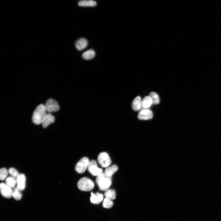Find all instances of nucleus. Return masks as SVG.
Wrapping results in <instances>:
<instances>
[{
  "mask_svg": "<svg viewBox=\"0 0 221 221\" xmlns=\"http://www.w3.org/2000/svg\"><path fill=\"white\" fill-rule=\"evenodd\" d=\"M5 184L11 188H14L17 185L16 179L11 176H9L6 179Z\"/></svg>",
  "mask_w": 221,
  "mask_h": 221,
  "instance_id": "6ab92c4d",
  "label": "nucleus"
},
{
  "mask_svg": "<svg viewBox=\"0 0 221 221\" xmlns=\"http://www.w3.org/2000/svg\"><path fill=\"white\" fill-rule=\"evenodd\" d=\"M149 96L152 100V104H157L159 103V98L157 93L154 92H151L149 93Z\"/></svg>",
  "mask_w": 221,
  "mask_h": 221,
  "instance_id": "4be33fe9",
  "label": "nucleus"
},
{
  "mask_svg": "<svg viewBox=\"0 0 221 221\" xmlns=\"http://www.w3.org/2000/svg\"><path fill=\"white\" fill-rule=\"evenodd\" d=\"M9 173L11 176L16 179L19 174L18 171L15 169L11 167L8 170Z\"/></svg>",
  "mask_w": 221,
  "mask_h": 221,
  "instance_id": "393cba45",
  "label": "nucleus"
},
{
  "mask_svg": "<svg viewBox=\"0 0 221 221\" xmlns=\"http://www.w3.org/2000/svg\"><path fill=\"white\" fill-rule=\"evenodd\" d=\"M45 107L47 111L49 113L56 112L59 109V106L56 101L49 99L46 102Z\"/></svg>",
  "mask_w": 221,
  "mask_h": 221,
  "instance_id": "0eeeda50",
  "label": "nucleus"
},
{
  "mask_svg": "<svg viewBox=\"0 0 221 221\" xmlns=\"http://www.w3.org/2000/svg\"><path fill=\"white\" fill-rule=\"evenodd\" d=\"M152 104V101L150 97L149 96H146L142 101L141 107L139 110L148 109Z\"/></svg>",
  "mask_w": 221,
  "mask_h": 221,
  "instance_id": "f8f14e48",
  "label": "nucleus"
},
{
  "mask_svg": "<svg viewBox=\"0 0 221 221\" xmlns=\"http://www.w3.org/2000/svg\"><path fill=\"white\" fill-rule=\"evenodd\" d=\"M142 104L141 99L140 96L136 97L133 100L132 103V107L134 111L139 110Z\"/></svg>",
  "mask_w": 221,
  "mask_h": 221,
  "instance_id": "2eb2a0df",
  "label": "nucleus"
},
{
  "mask_svg": "<svg viewBox=\"0 0 221 221\" xmlns=\"http://www.w3.org/2000/svg\"><path fill=\"white\" fill-rule=\"evenodd\" d=\"M89 161L87 157H83L78 162L75 166V169L76 171L79 173H83L87 168Z\"/></svg>",
  "mask_w": 221,
  "mask_h": 221,
  "instance_id": "20e7f679",
  "label": "nucleus"
},
{
  "mask_svg": "<svg viewBox=\"0 0 221 221\" xmlns=\"http://www.w3.org/2000/svg\"><path fill=\"white\" fill-rule=\"evenodd\" d=\"M0 190L1 194L3 197L9 199L12 197L13 190L5 183L0 184Z\"/></svg>",
  "mask_w": 221,
  "mask_h": 221,
  "instance_id": "6e6552de",
  "label": "nucleus"
},
{
  "mask_svg": "<svg viewBox=\"0 0 221 221\" xmlns=\"http://www.w3.org/2000/svg\"><path fill=\"white\" fill-rule=\"evenodd\" d=\"M16 188L21 192L23 191L26 187V178L25 174L20 173L16 178Z\"/></svg>",
  "mask_w": 221,
  "mask_h": 221,
  "instance_id": "1a4fd4ad",
  "label": "nucleus"
},
{
  "mask_svg": "<svg viewBox=\"0 0 221 221\" xmlns=\"http://www.w3.org/2000/svg\"><path fill=\"white\" fill-rule=\"evenodd\" d=\"M103 205L104 208H110L113 206V202L111 200L105 198L103 200Z\"/></svg>",
  "mask_w": 221,
  "mask_h": 221,
  "instance_id": "b1692460",
  "label": "nucleus"
},
{
  "mask_svg": "<svg viewBox=\"0 0 221 221\" xmlns=\"http://www.w3.org/2000/svg\"><path fill=\"white\" fill-rule=\"evenodd\" d=\"M12 197L16 200H19L22 197V194L21 191L19 190L16 187L13 190Z\"/></svg>",
  "mask_w": 221,
  "mask_h": 221,
  "instance_id": "412c9836",
  "label": "nucleus"
},
{
  "mask_svg": "<svg viewBox=\"0 0 221 221\" xmlns=\"http://www.w3.org/2000/svg\"><path fill=\"white\" fill-rule=\"evenodd\" d=\"M91 196L90 199L92 203L98 204L100 203L103 200V195L102 194L99 192L95 194L91 192Z\"/></svg>",
  "mask_w": 221,
  "mask_h": 221,
  "instance_id": "4468645a",
  "label": "nucleus"
},
{
  "mask_svg": "<svg viewBox=\"0 0 221 221\" xmlns=\"http://www.w3.org/2000/svg\"><path fill=\"white\" fill-rule=\"evenodd\" d=\"M95 56V51L93 49H90L83 52L82 56L84 60H89L93 58Z\"/></svg>",
  "mask_w": 221,
  "mask_h": 221,
  "instance_id": "f3484780",
  "label": "nucleus"
},
{
  "mask_svg": "<svg viewBox=\"0 0 221 221\" xmlns=\"http://www.w3.org/2000/svg\"><path fill=\"white\" fill-rule=\"evenodd\" d=\"M118 170V167L115 165L108 166L105 169L104 173L108 176L111 177V176Z\"/></svg>",
  "mask_w": 221,
  "mask_h": 221,
  "instance_id": "dca6fc26",
  "label": "nucleus"
},
{
  "mask_svg": "<svg viewBox=\"0 0 221 221\" xmlns=\"http://www.w3.org/2000/svg\"><path fill=\"white\" fill-rule=\"evenodd\" d=\"M9 173L8 170L4 168H2L0 170V179L2 180H3L7 178Z\"/></svg>",
  "mask_w": 221,
  "mask_h": 221,
  "instance_id": "5701e85b",
  "label": "nucleus"
},
{
  "mask_svg": "<svg viewBox=\"0 0 221 221\" xmlns=\"http://www.w3.org/2000/svg\"><path fill=\"white\" fill-rule=\"evenodd\" d=\"M87 169L89 173L93 176H97L103 173L102 169L98 167L97 162L93 160L90 161Z\"/></svg>",
  "mask_w": 221,
  "mask_h": 221,
  "instance_id": "423d86ee",
  "label": "nucleus"
},
{
  "mask_svg": "<svg viewBox=\"0 0 221 221\" xmlns=\"http://www.w3.org/2000/svg\"><path fill=\"white\" fill-rule=\"evenodd\" d=\"M153 116V112L149 109H145L140 111L138 115L140 120H147L151 119Z\"/></svg>",
  "mask_w": 221,
  "mask_h": 221,
  "instance_id": "9d476101",
  "label": "nucleus"
},
{
  "mask_svg": "<svg viewBox=\"0 0 221 221\" xmlns=\"http://www.w3.org/2000/svg\"><path fill=\"white\" fill-rule=\"evenodd\" d=\"M78 188L81 191H89L92 190L94 187V182L87 177H83L80 179L77 184Z\"/></svg>",
  "mask_w": 221,
  "mask_h": 221,
  "instance_id": "7ed1b4c3",
  "label": "nucleus"
},
{
  "mask_svg": "<svg viewBox=\"0 0 221 221\" xmlns=\"http://www.w3.org/2000/svg\"><path fill=\"white\" fill-rule=\"evenodd\" d=\"M104 196L106 198L110 200H114L116 197V193L113 189H108L105 191Z\"/></svg>",
  "mask_w": 221,
  "mask_h": 221,
  "instance_id": "aec40b11",
  "label": "nucleus"
},
{
  "mask_svg": "<svg viewBox=\"0 0 221 221\" xmlns=\"http://www.w3.org/2000/svg\"><path fill=\"white\" fill-rule=\"evenodd\" d=\"M96 182L99 188L102 191H106L109 189L112 183L111 177L107 176L104 172L97 176Z\"/></svg>",
  "mask_w": 221,
  "mask_h": 221,
  "instance_id": "f03ea898",
  "label": "nucleus"
},
{
  "mask_svg": "<svg viewBox=\"0 0 221 221\" xmlns=\"http://www.w3.org/2000/svg\"><path fill=\"white\" fill-rule=\"evenodd\" d=\"M78 5L80 6H95L97 2L93 0H81L78 2Z\"/></svg>",
  "mask_w": 221,
  "mask_h": 221,
  "instance_id": "a211bd4d",
  "label": "nucleus"
},
{
  "mask_svg": "<svg viewBox=\"0 0 221 221\" xmlns=\"http://www.w3.org/2000/svg\"><path fill=\"white\" fill-rule=\"evenodd\" d=\"M97 160L100 165L104 168L109 166L111 162L110 156L105 152H102L99 154Z\"/></svg>",
  "mask_w": 221,
  "mask_h": 221,
  "instance_id": "39448f33",
  "label": "nucleus"
},
{
  "mask_svg": "<svg viewBox=\"0 0 221 221\" xmlns=\"http://www.w3.org/2000/svg\"><path fill=\"white\" fill-rule=\"evenodd\" d=\"M88 41L84 38H81L77 39L75 43V46L77 49L80 51L85 48L87 45Z\"/></svg>",
  "mask_w": 221,
  "mask_h": 221,
  "instance_id": "9b49d317",
  "label": "nucleus"
},
{
  "mask_svg": "<svg viewBox=\"0 0 221 221\" xmlns=\"http://www.w3.org/2000/svg\"><path fill=\"white\" fill-rule=\"evenodd\" d=\"M55 120L54 117L51 114L47 113L42 123V126L45 128L50 124L53 123Z\"/></svg>",
  "mask_w": 221,
  "mask_h": 221,
  "instance_id": "ddd939ff",
  "label": "nucleus"
},
{
  "mask_svg": "<svg viewBox=\"0 0 221 221\" xmlns=\"http://www.w3.org/2000/svg\"><path fill=\"white\" fill-rule=\"evenodd\" d=\"M47 111L45 105L42 104L39 105L33 113L32 117L33 122L37 125L42 124L47 113Z\"/></svg>",
  "mask_w": 221,
  "mask_h": 221,
  "instance_id": "f257e3e1",
  "label": "nucleus"
}]
</instances>
